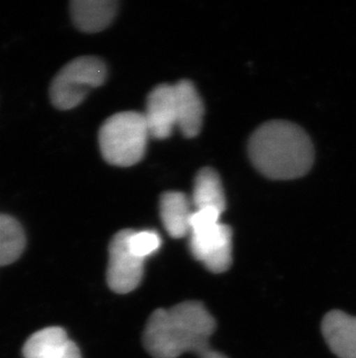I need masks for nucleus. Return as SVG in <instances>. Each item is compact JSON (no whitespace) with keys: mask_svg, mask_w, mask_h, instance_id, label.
Instances as JSON below:
<instances>
[{"mask_svg":"<svg viewBox=\"0 0 356 358\" xmlns=\"http://www.w3.org/2000/svg\"><path fill=\"white\" fill-rule=\"evenodd\" d=\"M216 329L212 315L200 301H184L174 308H158L144 327L142 341L154 358H177L193 352L199 358H228L209 347Z\"/></svg>","mask_w":356,"mask_h":358,"instance_id":"nucleus-1","label":"nucleus"},{"mask_svg":"<svg viewBox=\"0 0 356 358\" xmlns=\"http://www.w3.org/2000/svg\"><path fill=\"white\" fill-rule=\"evenodd\" d=\"M248 149L255 169L272 180L302 178L315 160L311 139L292 122H266L252 134Z\"/></svg>","mask_w":356,"mask_h":358,"instance_id":"nucleus-2","label":"nucleus"},{"mask_svg":"<svg viewBox=\"0 0 356 358\" xmlns=\"http://www.w3.org/2000/svg\"><path fill=\"white\" fill-rule=\"evenodd\" d=\"M149 137L142 113L123 112L114 114L102 124L98 144L105 162L128 167L144 158Z\"/></svg>","mask_w":356,"mask_h":358,"instance_id":"nucleus-3","label":"nucleus"},{"mask_svg":"<svg viewBox=\"0 0 356 358\" xmlns=\"http://www.w3.org/2000/svg\"><path fill=\"white\" fill-rule=\"evenodd\" d=\"M105 79L107 66L100 58H75L65 65L51 83V102L61 110L75 108L87 98L91 90L105 84Z\"/></svg>","mask_w":356,"mask_h":358,"instance_id":"nucleus-4","label":"nucleus"},{"mask_svg":"<svg viewBox=\"0 0 356 358\" xmlns=\"http://www.w3.org/2000/svg\"><path fill=\"white\" fill-rule=\"evenodd\" d=\"M131 232L132 230L119 231L109 245L107 282L116 294H128L135 290L144 276V260L135 257L128 247Z\"/></svg>","mask_w":356,"mask_h":358,"instance_id":"nucleus-5","label":"nucleus"},{"mask_svg":"<svg viewBox=\"0 0 356 358\" xmlns=\"http://www.w3.org/2000/svg\"><path fill=\"white\" fill-rule=\"evenodd\" d=\"M190 250L209 271L221 274L232 264V232L230 227L218 223L200 234H191Z\"/></svg>","mask_w":356,"mask_h":358,"instance_id":"nucleus-6","label":"nucleus"},{"mask_svg":"<svg viewBox=\"0 0 356 358\" xmlns=\"http://www.w3.org/2000/svg\"><path fill=\"white\" fill-rule=\"evenodd\" d=\"M144 117L153 138L165 139L172 136L177 125L174 86L158 85L148 94Z\"/></svg>","mask_w":356,"mask_h":358,"instance_id":"nucleus-7","label":"nucleus"},{"mask_svg":"<svg viewBox=\"0 0 356 358\" xmlns=\"http://www.w3.org/2000/svg\"><path fill=\"white\" fill-rule=\"evenodd\" d=\"M322 333L334 355L356 358V317L332 310L322 318Z\"/></svg>","mask_w":356,"mask_h":358,"instance_id":"nucleus-8","label":"nucleus"},{"mask_svg":"<svg viewBox=\"0 0 356 358\" xmlns=\"http://www.w3.org/2000/svg\"><path fill=\"white\" fill-rule=\"evenodd\" d=\"M175 91L177 127L181 134L193 138L202 130L204 120V103L195 85L190 80L178 81L174 85Z\"/></svg>","mask_w":356,"mask_h":358,"instance_id":"nucleus-9","label":"nucleus"},{"mask_svg":"<svg viewBox=\"0 0 356 358\" xmlns=\"http://www.w3.org/2000/svg\"><path fill=\"white\" fill-rule=\"evenodd\" d=\"M70 10L79 31L98 33L110 26L117 12V3L114 0H73Z\"/></svg>","mask_w":356,"mask_h":358,"instance_id":"nucleus-10","label":"nucleus"},{"mask_svg":"<svg viewBox=\"0 0 356 358\" xmlns=\"http://www.w3.org/2000/svg\"><path fill=\"white\" fill-rule=\"evenodd\" d=\"M191 204L186 195L179 192H167L160 201V213L165 231L178 239L190 234Z\"/></svg>","mask_w":356,"mask_h":358,"instance_id":"nucleus-11","label":"nucleus"},{"mask_svg":"<svg viewBox=\"0 0 356 358\" xmlns=\"http://www.w3.org/2000/svg\"><path fill=\"white\" fill-rule=\"evenodd\" d=\"M70 342L71 340L63 328H44L28 338L22 354L24 358H58Z\"/></svg>","mask_w":356,"mask_h":358,"instance_id":"nucleus-12","label":"nucleus"},{"mask_svg":"<svg viewBox=\"0 0 356 358\" xmlns=\"http://www.w3.org/2000/svg\"><path fill=\"white\" fill-rule=\"evenodd\" d=\"M192 203L197 209L213 208L223 213L225 210V192L221 180L214 169L205 167L195 176Z\"/></svg>","mask_w":356,"mask_h":358,"instance_id":"nucleus-13","label":"nucleus"},{"mask_svg":"<svg viewBox=\"0 0 356 358\" xmlns=\"http://www.w3.org/2000/svg\"><path fill=\"white\" fill-rule=\"evenodd\" d=\"M26 234L14 217L0 213V266L13 264L24 253Z\"/></svg>","mask_w":356,"mask_h":358,"instance_id":"nucleus-14","label":"nucleus"},{"mask_svg":"<svg viewBox=\"0 0 356 358\" xmlns=\"http://www.w3.org/2000/svg\"><path fill=\"white\" fill-rule=\"evenodd\" d=\"M161 237L158 232L151 230H132L128 238V247L135 257L146 260V257L156 253L161 247Z\"/></svg>","mask_w":356,"mask_h":358,"instance_id":"nucleus-15","label":"nucleus"},{"mask_svg":"<svg viewBox=\"0 0 356 358\" xmlns=\"http://www.w3.org/2000/svg\"><path fill=\"white\" fill-rule=\"evenodd\" d=\"M220 216L221 213L213 208L195 210L190 220V234H200L216 227L220 223Z\"/></svg>","mask_w":356,"mask_h":358,"instance_id":"nucleus-16","label":"nucleus"},{"mask_svg":"<svg viewBox=\"0 0 356 358\" xmlns=\"http://www.w3.org/2000/svg\"><path fill=\"white\" fill-rule=\"evenodd\" d=\"M58 358H82L81 357L80 350L77 348V345L73 341L70 342L68 348L65 349V352Z\"/></svg>","mask_w":356,"mask_h":358,"instance_id":"nucleus-17","label":"nucleus"}]
</instances>
